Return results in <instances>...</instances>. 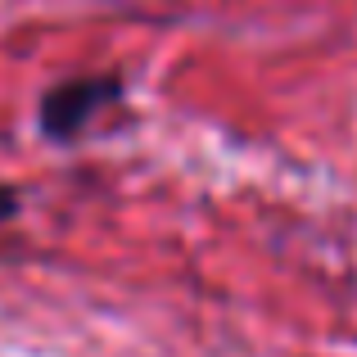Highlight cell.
<instances>
[{
	"instance_id": "cell-1",
	"label": "cell",
	"mask_w": 357,
	"mask_h": 357,
	"mask_svg": "<svg viewBox=\"0 0 357 357\" xmlns=\"http://www.w3.org/2000/svg\"><path fill=\"white\" fill-rule=\"evenodd\" d=\"M122 96V82L118 77H73L59 82L54 91H45L41 100V131L50 140H68L86 127L100 109H109Z\"/></svg>"
},
{
	"instance_id": "cell-2",
	"label": "cell",
	"mask_w": 357,
	"mask_h": 357,
	"mask_svg": "<svg viewBox=\"0 0 357 357\" xmlns=\"http://www.w3.org/2000/svg\"><path fill=\"white\" fill-rule=\"evenodd\" d=\"M14 208H18V195L9 190V185H0V222L14 218Z\"/></svg>"
}]
</instances>
